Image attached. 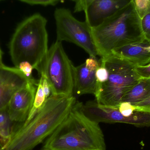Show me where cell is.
Wrapping results in <instances>:
<instances>
[{
    "label": "cell",
    "instance_id": "10",
    "mask_svg": "<svg viewBox=\"0 0 150 150\" xmlns=\"http://www.w3.org/2000/svg\"><path fill=\"white\" fill-rule=\"evenodd\" d=\"M33 79H28L18 68L0 66V110L8 108L14 94Z\"/></svg>",
    "mask_w": 150,
    "mask_h": 150
},
{
    "label": "cell",
    "instance_id": "20",
    "mask_svg": "<svg viewBox=\"0 0 150 150\" xmlns=\"http://www.w3.org/2000/svg\"><path fill=\"white\" fill-rule=\"evenodd\" d=\"M141 25L145 39L150 42V13L142 18Z\"/></svg>",
    "mask_w": 150,
    "mask_h": 150
},
{
    "label": "cell",
    "instance_id": "7",
    "mask_svg": "<svg viewBox=\"0 0 150 150\" xmlns=\"http://www.w3.org/2000/svg\"><path fill=\"white\" fill-rule=\"evenodd\" d=\"M54 17L56 25L57 41H67L76 44L85 50L90 57L97 58L98 50L93 40L92 29L86 21H79L70 10L57 9Z\"/></svg>",
    "mask_w": 150,
    "mask_h": 150
},
{
    "label": "cell",
    "instance_id": "11",
    "mask_svg": "<svg viewBox=\"0 0 150 150\" xmlns=\"http://www.w3.org/2000/svg\"><path fill=\"white\" fill-rule=\"evenodd\" d=\"M130 1L89 0L84 11L86 22L92 29L98 27Z\"/></svg>",
    "mask_w": 150,
    "mask_h": 150
},
{
    "label": "cell",
    "instance_id": "4",
    "mask_svg": "<svg viewBox=\"0 0 150 150\" xmlns=\"http://www.w3.org/2000/svg\"><path fill=\"white\" fill-rule=\"evenodd\" d=\"M47 23L44 17L37 13L18 26L9 46L11 60L15 68L22 63L28 62L34 69L39 71L48 51Z\"/></svg>",
    "mask_w": 150,
    "mask_h": 150
},
{
    "label": "cell",
    "instance_id": "2",
    "mask_svg": "<svg viewBox=\"0 0 150 150\" xmlns=\"http://www.w3.org/2000/svg\"><path fill=\"white\" fill-rule=\"evenodd\" d=\"M83 103L76 101L66 119L50 135L44 150H106L99 123L84 113Z\"/></svg>",
    "mask_w": 150,
    "mask_h": 150
},
{
    "label": "cell",
    "instance_id": "14",
    "mask_svg": "<svg viewBox=\"0 0 150 150\" xmlns=\"http://www.w3.org/2000/svg\"><path fill=\"white\" fill-rule=\"evenodd\" d=\"M150 97V78H141L122 98V102L135 105Z\"/></svg>",
    "mask_w": 150,
    "mask_h": 150
},
{
    "label": "cell",
    "instance_id": "19",
    "mask_svg": "<svg viewBox=\"0 0 150 150\" xmlns=\"http://www.w3.org/2000/svg\"><path fill=\"white\" fill-rule=\"evenodd\" d=\"M20 1L30 5H40L44 6H55L62 2L60 0H21Z\"/></svg>",
    "mask_w": 150,
    "mask_h": 150
},
{
    "label": "cell",
    "instance_id": "8",
    "mask_svg": "<svg viewBox=\"0 0 150 150\" xmlns=\"http://www.w3.org/2000/svg\"><path fill=\"white\" fill-rule=\"evenodd\" d=\"M85 115L97 123H122L133 125L137 127H150V113L135 110L129 117L123 116L118 107L100 105L95 101L86 102L82 106Z\"/></svg>",
    "mask_w": 150,
    "mask_h": 150
},
{
    "label": "cell",
    "instance_id": "5",
    "mask_svg": "<svg viewBox=\"0 0 150 150\" xmlns=\"http://www.w3.org/2000/svg\"><path fill=\"white\" fill-rule=\"evenodd\" d=\"M107 69L108 77L105 83L99 86L94 95L100 105L118 107L124 95L140 80L135 67L124 59L111 54L100 61Z\"/></svg>",
    "mask_w": 150,
    "mask_h": 150
},
{
    "label": "cell",
    "instance_id": "23",
    "mask_svg": "<svg viewBox=\"0 0 150 150\" xmlns=\"http://www.w3.org/2000/svg\"><path fill=\"white\" fill-rule=\"evenodd\" d=\"M133 106L137 111L150 113V97Z\"/></svg>",
    "mask_w": 150,
    "mask_h": 150
},
{
    "label": "cell",
    "instance_id": "17",
    "mask_svg": "<svg viewBox=\"0 0 150 150\" xmlns=\"http://www.w3.org/2000/svg\"><path fill=\"white\" fill-rule=\"evenodd\" d=\"M136 11L142 19L150 13V0H133Z\"/></svg>",
    "mask_w": 150,
    "mask_h": 150
},
{
    "label": "cell",
    "instance_id": "12",
    "mask_svg": "<svg viewBox=\"0 0 150 150\" xmlns=\"http://www.w3.org/2000/svg\"><path fill=\"white\" fill-rule=\"evenodd\" d=\"M112 54L124 59L134 67H144L150 63V42L145 39L142 42L129 44L113 50Z\"/></svg>",
    "mask_w": 150,
    "mask_h": 150
},
{
    "label": "cell",
    "instance_id": "24",
    "mask_svg": "<svg viewBox=\"0 0 150 150\" xmlns=\"http://www.w3.org/2000/svg\"><path fill=\"white\" fill-rule=\"evenodd\" d=\"M135 70L141 78H150V63L144 67H136Z\"/></svg>",
    "mask_w": 150,
    "mask_h": 150
},
{
    "label": "cell",
    "instance_id": "18",
    "mask_svg": "<svg viewBox=\"0 0 150 150\" xmlns=\"http://www.w3.org/2000/svg\"><path fill=\"white\" fill-rule=\"evenodd\" d=\"M100 65L96 71L97 89L99 86L105 83L107 81L108 77V72L106 68L105 65L103 63H101L100 62Z\"/></svg>",
    "mask_w": 150,
    "mask_h": 150
},
{
    "label": "cell",
    "instance_id": "26",
    "mask_svg": "<svg viewBox=\"0 0 150 150\" xmlns=\"http://www.w3.org/2000/svg\"><path fill=\"white\" fill-rule=\"evenodd\" d=\"M2 52L1 51V48H0V66H2L3 65V63L2 62Z\"/></svg>",
    "mask_w": 150,
    "mask_h": 150
},
{
    "label": "cell",
    "instance_id": "22",
    "mask_svg": "<svg viewBox=\"0 0 150 150\" xmlns=\"http://www.w3.org/2000/svg\"><path fill=\"white\" fill-rule=\"evenodd\" d=\"M17 68L20 70L23 74L29 79H33L32 72L33 69V66L28 62H23L20 63Z\"/></svg>",
    "mask_w": 150,
    "mask_h": 150
},
{
    "label": "cell",
    "instance_id": "25",
    "mask_svg": "<svg viewBox=\"0 0 150 150\" xmlns=\"http://www.w3.org/2000/svg\"><path fill=\"white\" fill-rule=\"evenodd\" d=\"M89 1V0L73 1L75 3L74 12H80L82 11H83L84 12L88 5Z\"/></svg>",
    "mask_w": 150,
    "mask_h": 150
},
{
    "label": "cell",
    "instance_id": "28",
    "mask_svg": "<svg viewBox=\"0 0 150 150\" xmlns=\"http://www.w3.org/2000/svg\"></svg>",
    "mask_w": 150,
    "mask_h": 150
},
{
    "label": "cell",
    "instance_id": "6",
    "mask_svg": "<svg viewBox=\"0 0 150 150\" xmlns=\"http://www.w3.org/2000/svg\"><path fill=\"white\" fill-rule=\"evenodd\" d=\"M74 67L64 51L62 42L56 41L48 49L38 71L48 82L52 95L73 96Z\"/></svg>",
    "mask_w": 150,
    "mask_h": 150
},
{
    "label": "cell",
    "instance_id": "9",
    "mask_svg": "<svg viewBox=\"0 0 150 150\" xmlns=\"http://www.w3.org/2000/svg\"><path fill=\"white\" fill-rule=\"evenodd\" d=\"M38 82L35 79L30 81L14 94L9 103L7 108L9 115L11 121L18 125V128L28 118L33 106Z\"/></svg>",
    "mask_w": 150,
    "mask_h": 150
},
{
    "label": "cell",
    "instance_id": "15",
    "mask_svg": "<svg viewBox=\"0 0 150 150\" xmlns=\"http://www.w3.org/2000/svg\"><path fill=\"white\" fill-rule=\"evenodd\" d=\"M11 121L8 109L0 110V148L1 150L9 142L16 129Z\"/></svg>",
    "mask_w": 150,
    "mask_h": 150
},
{
    "label": "cell",
    "instance_id": "27",
    "mask_svg": "<svg viewBox=\"0 0 150 150\" xmlns=\"http://www.w3.org/2000/svg\"><path fill=\"white\" fill-rule=\"evenodd\" d=\"M0 150H1V148H0Z\"/></svg>",
    "mask_w": 150,
    "mask_h": 150
},
{
    "label": "cell",
    "instance_id": "1",
    "mask_svg": "<svg viewBox=\"0 0 150 150\" xmlns=\"http://www.w3.org/2000/svg\"><path fill=\"white\" fill-rule=\"evenodd\" d=\"M76 102L73 96L51 95L42 109L30 121L18 128L1 150H32L62 123Z\"/></svg>",
    "mask_w": 150,
    "mask_h": 150
},
{
    "label": "cell",
    "instance_id": "16",
    "mask_svg": "<svg viewBox=\"0 0 150 150\" xmlns=\"http://www.w3.org/2000/svg\"><path fill=\"white\" fill-rule=\"evenodd\" d=\"M48 98H49L47 97L43 90L42 81L40 78L37 86L33 106L29 114L28 118L25 123L29 122L32 119H33V117L44 107Z\"/></svg>",
    "mask_w": 150,
    "mask_h": 150
},
{
    "label": "cell",
    "instance_id": "3",
    "mask_svg": "<svg viewBox=\"0 0 150 150\" xmlns=\"http://www.w3.org/2000/svg\"><path fill=\"white\" fill-rule=\"evenodd\" d=\"M141 20L131 0L101 25L92 29L98 55L106 57L115 49L145 40Z\"/></svg>",
    "mask_w": 150,
    "mask_h": 150
},
{
    "label": "cell",
    "instance_id": "13",
    "mask_svg": "<svg viewBox=\"0 0 150 150\" xmlns=\"http://www.w3.org/2000/svg\"><path fill=\"white\" fill-rule=\"evenodd\" d=\"M96 70L88 68L85 63L77 67L74 66V92L76 94L95 95L97 90Z\"/></svg>",
    "mask_w": 150,
    "mask_h": 150
},
{
    "label": "cell",
    "instance_id": "21",
    "mask_svg": "<svg viewBox=\"0 0 150 150\" xmlns=\"http://www.w3.org/2000/svg\"><path fill=\"white\" fill-rule=\"evenodd\" d=\"M118 109L123 116L127 117L131 116L136 110L133 105L128 102H122Z\"/></svg>",
    "mask_w": 150,
    "mask_h": 150
}]
</instances>
